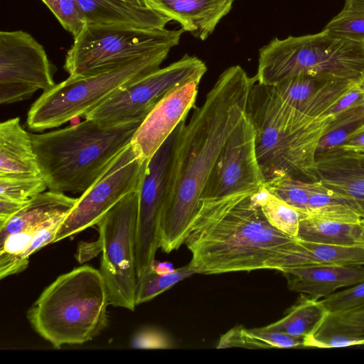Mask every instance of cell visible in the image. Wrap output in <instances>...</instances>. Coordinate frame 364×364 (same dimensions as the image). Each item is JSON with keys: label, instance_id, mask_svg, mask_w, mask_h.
<instances>
[{"label": "cell", "instance_id": "obj_1", "mask_svg": "<svg viewBox=\"0 0 364 364\" xmlns=\"http://www.w3.org/2000/svg\"><path fill=\"white\" fill-rule=\"evenodd\" d=\"M251 82L240 65L228 68L190 120L176 127L159 221V248L164 252L184 243L218 155L245 114Z\"/></svg>", "mask_w": 364, "mask_h": 364}, {"label": "cell", "instance_id": "obj_2", "mask_svg": "<svg viewBox=\"0 0 364 364\" xmlns=\"http://www.w3.org/2000/svg\"><path fill=\"white\" fill-rule=\"evenodd\" d=\"M251 196L228 205H199L184 242L195 274L269 269L296 241L273 227Z\"/></svg>", "mask_w": 364, "mask_h": 364}, {"label": "cell", "instance_id": "obj_3", "mask_svg": "<svg viewBox=\"0 0 364 364\" xmlns=\"http://www.w3.org/2000/svg\"><path fill=\"white\" fill-rule=\"evenodd\" d=\"M246 113L255 133V150L264 182L281 175L317 181L318 143L334 115L314 119L284 100L273 85L252 77Z\"/></svg>", "mask_w": 364, "mask_h": 364}, {"label": "cell", "instance_id": "obj_4", "mask_svg": "<svg viewBox=\"0 0 364 364\" xmlns=\"http://www.w3.org/2000/svg\"><path fill=\"white\" fill-rule=\"evenodd\" d=\"M142 122L103 126L85 119L31 134L41 176L50 191L82 193L129 144Z\"/></svg>", "mask_w": 364, "mask_h": 364}, {"label": "cell", "instance_id": "obj_5", "mask_svg": "<svg viewBox=\"0 0 364 364\" xmlns=\"http://www.w3.org/2000/svg\"><path fill=\"white\" fill-rule=\"evenodd\" d=\"M107 289L99 269L76 267L58 277L27 311L33 329L54 348L92 340L108 324Z\"/></svg>", "mask_w": 364, "mask_h": 364}, {"label": "cell", "instance_id": "obj_6", "mask_svg": "<svg viewBox=\"0 0 364 364\" xmlns=\"http://www.w3.org/2000/svg\"><path fill=\"white\" fill-rule=\"evenodd\" d=\"M364 74V42L314 34L274 38L259 50L254 78L265 85L296 76L320 81L356 80Z\"/></svg>", "mask_w": 364, "mask_h": 364}, {"label": "cell", "instance_id": "obj_7", "mask_svg": "<svg viewBox=\"0 0 364 364\" xmlns=\"http://www.w3.org/2000/svg\"><path fill=\"white\" fill-rule=\"evenodd\" d=\"M171 50H158L104 69L69 75L31 105L28 127L43 132L85 117L118 90L159 69Z\"/></svg>", "mask_w": 364, "mask_h": 364}, {"label": "cell", "instance_id": "obj_8", "mask_svg": "<svg viewBox=\"0 0 364 364\" xmlns=\"http://www.w3.org/2000/svg\"><path fill=\"white\" fill-rule=\"evenodd\" d=\"M184 31L124 24L86 23L74 37L64 70L69 75L104 69L151 52L176 46Z\"/></svg>", "mask_w": 364, "mask_h": 364}, {"label": "cell", "instance_id": "obj_9", "mask_svg": "<svg viewBox=\"0 0 364 364\" xmlns=\"http://www.w3.org/2000/svg\"><path fill=\"white\" fill-rule=\"evenodd\" d=\"M139 192L132 193L112 208L97 224V250L102 252L100 272L109 305L134 311L137 274L136 230Z\"/></svg>", "mask_w": 364, "mask_h": 364}, {"label": "cell", "instance_id": "obj_10", "mask_svg": "<svg viewBox=\"0 0 364 364\" xmlns=\"http://www.w3.org/2000/svg\"><path fill=\"white\" fill-rule=\"evenodd\" d=\"M206 71L203 61L185 54L178 60L118 90L85 117L103 126L143 122L168 92L188 82H200Z\"/></svg>", "mask_w": 364, "mask_h": 364}, {"label": "cell", "instance_id": "obj_11", "mask_svg": "<svg viewBox=\"0 0 364 364\" xmlns=\"http://www.w3.org/2000/svg\"><path fill=\"white\" fill-rule=\"evenodd\" d=\"M148 163L139 157L131 142L99 178L77 198L62 221L53 243L97 225L123 198L139 191Z\"/></svg>", "mask_w": 364, "mask_h": 364}, {"label": "cell", "instance_id": "obj_12", "mask_svg": "<svg viewBox=\"0 0 364 364\" xmlns=\"http://www.w3.org/2000/svg\"><path fill=\"white\" fill-rule=\"evenodd\" d=\"M264 185L255 150V133L246 112L227 139L208 178L200 203H237Z\"/></svg>", "mask_w": 364, "mask_h": 364}, {"label": "cell", "instance_id": "obj_13", "mask_svg": "<svg viewBox=\"0 0 364 364\" xmlns=\"http://www.w3.org/2000/svg\"><path fill=\"white\" fill-rule=\"evenodd\" d=\"M52 65L43 47L23 31L0 32V103L30 99L38 90L55 85Z\"/></svg>", "mask_w": 364, "mask_h": 364}, {"label": "cell", "instance_id": "obj_14", "mask_svg": "<svg viewBox=\"0 0 364 364\" xmlns=\"http://www.w3.org/2000/svg\"><path fill=\"white\" fill-rule=\"evenodd\" d=\"M176 131V129L149 161L139 192L135 247L137 278L150 268L159 248L160 215Z\"/></svg>", "mask_w": 364, "mask_h": 364}, {"label": "cell", "instance_id": "obj_15", "mask_svg": "<svg viewBox=\"0 0 364 364\" xmlns=\"http://www.w3.org/2000/svg\"><path fill=\"white\" fill-rule=\"evenodd\" d=\"M200 82H191L168 92L137 129L132 141L141 159L149 161L195 105Z\"/></svg>", "mask_w": 364, "mask_h": 364}, {"label": "cell", "instance_id": "obj_16", "mask_svg": "<svg viewBox=\"0 0 364 364\" xmlns=\"http://www.w3.org/2000/svg\"><path fill=\"white\" fill-rule=\"evenodd\" d=\"M317 181L352 199L364 218V156L335 147L316 154Z\"/></svg>", "mask_w": 364, "mask_h": 364}, {"label": "cell", "instance_id": "obj_17", "mask_svg": "<svg viewBox=\"0 0 364 364\" xmlns=\"http://www.w3.org/2000/svg\"><path fill=\"white\" fill-rule=\"evenodd\" d=\"M146 4L176 21L184 32L204 41L232 9L235 0H144Z\"/></svg>", "mask_w": 364, "mask_h": 364}, {"label": "cell", "instance_id": "obj_18", "mask_svg": "<svg viewBox=\"0 0 364 364\" xmlns=\"http://www.w3.org/2000/svg\"><path fill=\"white\" fill-rule=\"evenodd\" d=\"M288 289L315 299L364 281V266L324 265L297 267L282 272Z\"/></svg>", "mask_w": 364, "mask_h": 364}, {"label": "cell", "instance_id": "obj_19", "mask_svg": "<svg viewBox=\"0 0 364 364\" xmlns=\"http://www.w3.org/2000/svg\"><path fill=\"white\" fill-rule=\"evenodd\" d=\"M86 23L163 29L171 20L146 4L125 0H77Z\"/></svg>", "mask_w": 364, "mask_h": 364}, {"label": "cell", "instance_id": "obj_20", "mask_svg": "<svg viewBox=\"0 0 364 364\" xmlns=\"http://www.w3.org/2000/svg\"><path fill=\"white\" fill-rule=\"evenodd\" d=\"M324 265L364 266V246H343L312 242L296 238L288 251L269 269H287Z\"/></svg>", "mask_w": 364, "mask_h": 364}, {"label": "cell", "instance_id": "obj_21", "mask_svg": "<svg viewBox=\"0 0 364 364\" xmlns=\"http://www.w3.org/2000/svg\"><path fill=\"white\" fill-rule=\"evenodd\" d=\"M42 176L31 134L18 117L0 124V177Z\"/></svg>", "mask_w": 364, "mask_h": 364}, {"label": "cell", "instance_id": "obj_22", "mask_svg": "<svg viewBox=\"0 0 364 364\" xmlns=\"http://www.w3.org/2000/svg\"><path fill=\"white\" fill-rule=\"evenodd\" d=\"M77 200L50 190L38 194L0 228V241L11 234L36 228L53 218L67 215Z\"/></svg>", "mask_w": 364, "mask_h": 364}, {"label": "cell", "instance_id": "obj_23", "mask_svg": "<svg viewBox=\"0 0 364 364\" xmlns=\"http://www.w3.org/2000/svg\"><path fill=\"white\" fill-rule=\"evenodd\" d=\"M296 238L312 242L364 246V226L360 223H341L307 216L300 221Z\"/></svg>", "mask_w": 364, "mask_h": 364}, {"label": "cell", "instance_id": "obj_24", "mask_svg": "<svg viewBox=\"0 0 364 364\" xmlns=\"http://www.w3.org/2000/svg\"><path fill=\"white\" fill-rule=\"evenodd\" d=\"M328 314L321 299L301 295L284 317L265 327L305 338L314 335Z\"/></svg>", "mask_w": 364, "mask_h": 364}, {"label": "cell", "instance_id": "obj_25", "mask_svg": "<svg viewBox=\"0 0 364 364\" xmlns=\"http://www.w3.org/2000/svg\"><path fill=\"white\" fill-rule=\"evenodd\" d=\"M307 215L318 219L341 223H357L362 219L352 199L323 185L310 196Z\"/></svg>", "mask_w": 364, "mask_h": 364}, {"label": "cell", "instance_id": "obj_26", "mask_svg": "<svg viewBox=\"0 0 364 364\" xmlns=\"http://www.w3.org/2000/svg\"><path fill=\"white\" fill-rule=\"evenodd\" d=\"M252 199L258 204L269 223L279 231L296 237L300 221L308 215L271 193L264 185Z\"/></svg>", "mask_w": 364, "mask_h": 364}, {"label": "cell", "instance_id": "obj_27", "mask_svg": "<svg viewBox=\"0 0 364 364\" xmlns=\"http://www.w3.org/2000/svg\"><path fill=\"white\" fill-rule=\"evenodd\" d=\"M322 186L319 181H307L287 175H281L264 182V186L271 193L306 214L310 196Z\"/></svg>", "mask_w": 364, "mask_h": 364}, {"label": "cell", "instance_id": "obj_28", "mask_svg": "<svg viewBox=\"0 0 364 364\" xmlns=\"http://www.w3.org/2000/svg\"><path fill=\"white\" fill-rule=\"evenodd\" d=\"M195 274L188 264L168 273H159L150 268L137 278L136 289V306L147 302L177 282Z\"/></svg>", "mask_w": 364, "mask_h": 364}, {"label": "cell", "instance_id": "obj_29", "mask_svg": "<svg viewBox=\"0 0 364 364\" xmlns=\"http://www.w3.org/2000/svg\"><path fill=\"white\" fill-rule=\"evenodd\" d=\"M341 335L364 345V306L339 313L329 314L316 332L311 336Z\"/></svg>", "mask_w": 364, "mask_h": 364}, {"label": "cell", "instance_id": "obj_30", "mask_svg": "<svg viewBox=\"0 0 364 364\" xmlns=\"http://www.w3.org/2000/svg\"><path fill=\"white\" fill-rule=\"evenodd\" d=\"M334 117L318 143V151L340 146L348 135L364 122V103L353 106Z\"/></svg>", "mask_w": 364, "mask_h": 364}, {"label": "cell", "instance_id": "obj_31", "mask_svg": "<svg viewBox=\"0 0 364 364\" xmlns=\"http://www.w3.org/2000/svg\"><path fill=\"white\" fill-rule=\"evenodd\" d=\"M43 176L31 178L0 177V200L26 205L38 194L46 191Z\"/></svg>", "mask_w": 364, "mask_h": 364}, {"label": "cell", "instance_id": "obj_32", "mask_svg": "<svg viewBox=\"0 0 364 364\" xmlns=\"http://www.w3.org/2000/svg\"><path fill=\"white\" fill-rule=\"evenodd\" d=\"M242 347L252 348H289L304 346V338L262 328L246 329L242 326Z\"/></svg>", "mask_w": 364, "mask_h": 364}, {"label": "cell", "instance_id": "obj_33", "mask_svg": "<svg viewBox=\"0 0 364 364\" xmlns=\"http://www.w3.org/2000/svg\"><path fill=\"white\" fill-rule=\"evenodd\" d=\"M323 29L334 37L364 42V11L343 9Z\"/></svg>", "mask_w": 364, "mask_h": 364}, {"label": "cell", "instance_id": "obj_34", "mask_svg": "<svg viewBox=\"0 0 364 364\" xmlns=\"http://www.w3.org/2000/svg\"><path fill=\"white\" fill-rule=\"evenodd\" d=\"M321 82L307 76H296L273 86L284 100L298 107L314 93Z\"/></svg>", "mask_w": 364, "mask_h": 364}, {"label": "cell", "instance_id": "obj_35", "mask_svg": "<svg viewBox=\"0 0 364 364\" xmlns=\"http://www.w3.org/2000/svg\"><path fill=\"white\" fill-rule=\"evenodd\" d=\"M62 26L74 37L86 24L77 0H42Z\"/></svg>", "mask_w": 364, "mask_h": 364}, {"label": "cell", "instance_id": "obj_36", "mask_svg": "<svg viewBox=\"0 0 364 364\" xmlns=\"http://www.w3.org/2000/svg\"><path fill=\"white\" fill-rule=\"evenodd\" d=\"M329 314H339L364 306V281L321 299Z\"/></svg>", "mask_w": 364, "mask_h": 364}, {"label": "cell", "instance_id": "obj_37", "mask_svg": "<svg viewBox=\"0 0 364 364\" xmlns=\"http://www.w3.org/2000/svg\"><path fill=\"white\" fill-rule=\"evenodd\" d=\"M132 346L135 348L166 349L173 348V342L163 331L147 328L138 331L134 335Z\"/></svg>", "mask_w": 364, "mask_h": 364}, {"label": "cell", "instance_id": "obj_38", "mask_svg": "<svg viewBox=\"0 0 364 364\" xmlns=\"http://www.w3.org/2000/svg\"><path fill=\"white\" fill-rule=\"evenodd\" d=\"M358 80L352 89L338 101L329 112L335 116L353 106L364 103Z\"/></svg>", "mask_w": 364, "mask_h": 364}, {"label": "cell", "instance_id": "obj_39", "mask_svg": "<svg viewBox=\"0 0 364 364\" xmlns=\"http://www.w3.org/2000/svg\"><path fill=\"white\" fill-rule=\"evenodd\" d=\"M362 146H364V122L348 135L342 144L336 147L345 149Z\"/></svg>", "mask_w": 364, "mask_h": 364}, {"label": "cell", "instance_id": "obj_40", "mask_svg": "<svg viewBox=\"0 0 364 364\" xmlns=\"http://www.w3.org/2000/svg\"><path fill=\"white\" fill-rule=\"evenodd\" d=\"M344 9L364 11V0H345Z\"/></svg>", "mask_w": 364, "mask_h": 364}, {"label": "cell", "instance_id": "obj_41", "mask_svg": "<svg viewBox=\"0 0 364 364\" xmlns=\"http://www.w3.org/2000/svg\"><path fill=\"white\" fill-rule=\"evenodd\" d=\"M343 150L346 151L347 153L351 154V155H353V156H364V146L355 147V148H350V149H343Z\"/></svg>", "mask_w": 364, "mask_h": 364}, {"label": "cell", "instance_id": "obj_42", "mask_svg": "<svg viewBox=\"0 0 364 364\" xmlns=\"http://www.w3.org/2000/svg\"><path fill=\"white\" fill-rule=\"evenodd\" d=\"M358 81L360 90L364 100V74L358 78Z\"/></svg>", "mask_w": 364, "mask_h": 364}, {"label": "cell", "instance_id": "obj_43", "mask_svg": "<svg viewBox=\"0 0 364 364\" xmlns=\"http://www.w3.org/2000/svg\"><path fill=\"white\" fill-rule=\"evenodd\" d=\"M131 2H134L139 4H146L144 0H125Z\"/></svg>", "mask_w": 364, "mask_h": 364}, {"label": "cell", "instance_id": "obj_44", "mask_svg": "<svg viewBox=\"0 0 364 364\" xmlns=\"http://www.w3.org/2000/svg\"><path fill=\"white\" fill-rule=\"evenodd\" d=\"M360 223L364 226V218L361 219Z\"/></svg>", "mask_w": 364, "mask_h": 364}]
</instances>
